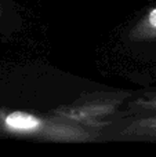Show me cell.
<instances>
[{
    "instance_id": "cell-1",
    "label": "cell",
    "mask_w": 156,
    "mask_h": 157,
    "mask_svg": "<svg viewBox=\"0 0 156 157\" xmlns=\"http://www.w3.org/2000/svg\"><path fill=\"white\" fill-rule=\"evenodd\" d=\"M130 41L156 47V7L144 14L129 32Z\"/></svg>"
},
{
    "instance_id": "cell-2",
    "label": "cell",
    "mask_w": 156,
    "mask_h": 157,
    "mask_svg": "<svg viewBox=\"0 0 156 157\" xmlns=\"http://www.w3.org/2000/svg\"><path fill=\"white\" fill-rule=\"evenodd\" d=\"M2 14H3V8H2V4H0V18H2Z\"/></svg>"
}]
</instances>
